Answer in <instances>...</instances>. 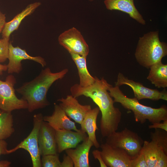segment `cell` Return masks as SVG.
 I'll return each mask as SVG.
<instances>
[{
  "mask_svg": "<svg viewBox=\"0 0 167 167\" xmlns=\"http://www.w3.org/2000/svg\"><path fill=\"white\" fill-rule=\"evenodd\" d=\"M167 131L155 129L150 134L151 141H144L141 151L148 167H167Z\"/></svg>",
  "mask_w": 167,
  "mask_h": 167,
  "instance_id": "5b68a950",
  "label": "cell"
},
{
  "mask_svg": "<svg viewBox=\"0 0 167 167\" xmlns=\"http://www.w3.org/2000/svg\"><path fill=\"white\" fill-rule=\"evenodd\" d=\"M147 79L158 88L167 87V64L158 62L150 68Z\"/></svg>",
  "mask_w": 167,
  "mask_h": 167,
  "instance_id": "44dd1931",
  "label": "cell"
},
{
  "mask_svg": "<svg viewBox=\"0 0 167 167\" xmlns=\"http://www.w3.org/2000/svg\"><path fill=\"white\" fill-rule=\"evenodd\" d=\"M70 54L77 68L79 78V84L82 87H85L93 84L95 78L90 75L88 70L87 57L74 54Z\"/></svg>",
  "mask_w": 167,
  "mask_h": 167,
  "instance_id": "7402d4cb",
  "label": "cell"
},
{
  "mask_svg": "<svg viewBox=\"0 0 167 167\" xmlns=\"http://www.w3.org/2000/svg\"><path fill=\"white\" fill-rule=\"evenodd\" d=\"M82 143L77 146L75 148H70L65 150L67 155L72 159L75 167H90L89 154L93 144L87 136Z\"/></svg>",
  "mask_w": 167,
  "mask_h": 167,
  "instance_id": "ac0fdd59",
  "label": "cell"
},
{
  "mask_svg": "<svg viewBox=\"0 0 167 167\" xmlns=\"http://www.w3.org/2000/svg\"><path fill=\"white\" fill-rule=\"evenodd\" d=\"M16 83V79L12 75L8 76L4 81L0 80V109L11 112L15 110L27 109V101L18 98L15 95Z\"/></svg>",
  "mask_w": 167,
  "mask_h": 167,
  "instance_id": "ba28073f",
  "label": "cell"
},
{
  "mask_svg": "<svg viewBox=\"0 0 167 167\" xmlns=\"http://www.w3.org/2000/svg\"><path fill=\"white\" fill-rule=\"evenodd\" d=\"M43 120L47 122L55 130L66 129L77 132L81 131L77 128L75 122L70 119L59 105L55 104L52 115L43 117Z\"/></svg>",
  "mask_w": 167,
  "mask_h": 167,
  "instance_id": "2e32d148",
  "label": "cell"
},
{
  "mask_svg": "<svg viewBox=\"0 0 167 167\" xmlns=\"http://www.w3.org/2000/svg\"><path fill=\"white\" fill-rule=\"evenodd\" d=\"M11 163L7 160H2L0 161V167H9Z\"/></svg>",
  "mask_w": 167,
  "mask_h": 167,
  "instance_id": "1f68e13d",
  "label": "cell"
},
{
  "mask_svg": "<svg viewBox=\"0 0 167 167\" xmlns=\"http://www.w3.org/2000/svg\"><path fill=\"white\" fill-rule=\"evenodd\" d=\"M108 90L114 103H120L125 109L133 112L136 122L143 124L148 120L153 124L167 120V107L165 105L157 108L143 105L135 97H127L117 86L110 84Z\"/></svg>",
  "mask_w": 167,
  "mask_h": 167,
  "instance_id": "3957f363",
  "label": "cell"
},
{
  "mask_svg": "<svg viewBox=\"0 0 167 167\" xmlns=\"http://www.w3.org/2000/svg\"><path fill=\"white\" fill-rule=\"evenodd\" d=\"M149 129H159L167 131V120L163 121V122H159L152 124L148 126Z\"/></svg>",
  "mask_w": 167,
  "mask_h": 167,
  "instance_id": "4316f807",
  "label": "cell"
},
{
  "mask_svg": "<svg viewBox=\"0 0 167 167\" xmlns=\"http://www.w3.org/2000/svg\"><path fill=\"white\" fill-rule=\"evenodd\" d=\"M92 154L94 158L99 161L101 167H107L102 159L100 151L97 149L94 150L92 152Z\"/></svg>",
  "mask_w": 167,
  "mask_h": 167,
  "instance_id": "f1b7e54d",
  "label": "cell"
},
{
  "mask_svg": "<svg viewBox=\"0 0 167 167\" xmlns=\"http://www.w3.org/2000/svg\"><path fill=\"white\" fill-rule=\"evenodd\" d=\"M88 0V1H90V2H92V1H94V0Z\"/></svg>",
  "mask_w": 167,
  "mask_h": 167,
  "instance_id": "836d02e7",
  "label": "cell"
},
{
  "mask_svg": "<svg viewBox=\"0 0 167 167\" xmlns=\"http://www.w3.org/2000/svg\"><path fill=\"white\" fill-rule=\"evenodd\" d=\"M7 65H3L0 64V75L2 74L3 72L7 71Z\"/></svg>",
  "mask_w": 167,
  "mask_h": 167,
  "instance_id": "d6a6232c",
  "label": "cell"
},
{
  "mask_svg": "<svg viewBox=\"0 0 167 167\" xmlns=\"http://www.w3.org/2000/svg\"><path fill=\"white\" fill-rule=\"evenodd\" d=\"M6 22L5 15L0 10V34L2 32Z\"/></svg>",
  "mask_w": 167,
  "mask_h": 167,
  "instance_id": "4dcf8cb0",
  "label": "cell"
},
{
  "mask_svg": "<svg viewBox=\"0 0 167 167\" xmlns=\"http://www.w3.org/2000/svg\"><path fill=\"white\" fill-rule=\"evenodd\" d=\"M8 59L9 62L7 65V72L9 74H18L22 69L21 62L23 60H29L40 64L43 67L46 64L44 59L38 56L33 57L29 55L26 51L17 46L14 47L10 43Z\"/></svg>",
  "mask_w": 167,
  "mask_h": 167,
  "instance_id": "7c38bea8",
  "label": "cell"
},
{
  "mask_svg": "<svg viewBox=\"0 0 167 167\" xmlns=\"http://www.w3.org/2000/svg\"><path fill=\"white\" fill-rule=\"evenodd\" d=\"M55 131L58 153L68 149L75 148L79 143L87 137L86 133L81 130L79 132L66 129H59Z\"/></svg>",
  "mask_w": 167,
  "mask_h": 167,
  "instance_id": "9a60e30c",
  "label": "cell"
},
{
  "mask_svg": "<svg viewBox=\"0 0 167 167\" xmlns=\"http://www.w3.org/2000/svg\"><path fill=\"white\" fill-rule=\"evenodd\" d=\"M11 112L0 109V140L10 137L15 131Z\"/></svg>",
  "mask_w": 167,
  "mask_h": 167,
  "instance_id": "603a6c76",
  "label": "cell"
},
{
  "mask_svg": "<svg viewBox=\"0 0 167 167\" xmlns=\"http://www.w3.org/2000/svg\"><path fill=\"white\" fill-rule=\"evenodd\" d=\"M38 141L41 156L57 154L55 130L43 120L40 129Z\"/></svg>",
  "mask_w": 167,
  "mask_h": 167,
  "instance_id": "4fadbf2b",
  "label": "cell"
},
{
  "mask_svg": "<svg viewBox=\"0 0 167 167\" xmlns=\"http://www.w3.org/2000/svg\"><path fill=\"white\" fill-rule=\"evenodd\" d=\"M41 162L43 167H61V162L58 154L42 156Z\"/></svg>",
  "mask_w": 167,
  "mask_h": 167,
  "instance_id": "cb8c5ba5",
  "label": "cell"
},
{
  "mask_svg": "<svg viewBox=\"0 0 167 167\" xmlns=\"http://www.w3.org/2000/svg\"><path fill=\"white\" fill-rule=\"evenodd\" d=\"M74 163L71 158L67 155L64 154L61 162V167H73Z\"/></svg>",
  "mask_w": 167,
  "mask_h": 167,
  "instance_id": "83f0119b",
  "label": "cell"
},
{
  "mask_svg": "<svg viewBox=\"0 0 167 167\" xmlns=\"http://www.w3.org/2000/svg\"><path fill=\"white\" fill-rule=\"evenodd\" d=\"M144 141L135 132L127 128L115 131L106 137V143L125 150L133 159L139 153Z\"/></svg>",
  "mask_w": 167,
  "mask_h": 167,
  "instance_id": "8992f818",
  "label": "cell"
},
{
  "mask_svg": "<svg viewBox=\"0 0 167 167\" xmlns=\"http://www.w3.org/2000/svg\"><path fill=\"white\" fill-rule=\"evenodd\" d=\"M59 44L70 54L87 57L89 54V46L80 32L73 27L61 33L58 37Z\"/></svg>",
  "mask_w": 167,
  "mask_h": 167,
  "instance_id": "9c48e42d",
  "label": "cell"
},
{
  "mask_svg": "<svg viewBox=\"0 0 167 167\" xmlns=\"http://www.w3.org/2000/svg\"><path fill=\"white\" fill-rule=\"evenodd\" d=\"M104 3L108 10L124 12L140 24H146L145 20L135 5L134 0H104Z\"/></svg>",
  "mask_w": 167,
  "mask_h": 167,
  "instance_id": "e0dca14e",
  "label": "cell"
},
{
  "mask_svg": "<svg viewBox=\"0 0 167 167\" xmlns=\"http://www.w3.org/2000/svg\"><path fill=\"white\" fill-rule=\"evenodd\" d=\"M126 85L132 89L134 96L138 101L148 99L156 101L160 100L167 101V92L165 90L159 91L156 89H153L144 86L141 83L135 81L125 76L122 73L119 72L115 86L120 87Z\"/></svg>",
  "mask_w": 167,
  "mask_h": 167,
  "instance_id": "30bf717a",
  "label": "cell"
},
{
  "mask_svg": "<svg viewBox=\"0 0 167 167\" xmlns=\"http://www.w3.org/2000/svg\"><path fill=\"white\" fill-rule=\"evenodd\" d=\"M102 159L107 167H132L133 159L124 150L107 143L100 146Z\"/></svg>",
  "mask_w": 167,
  "mask_h": 167,
  "instance_id": "8fae6325",
  "label": "cell"
},
{
  "mask_svg": "<svg viewBox=\"0 0 167 167\" xmlns=\"http://www.w3.org/2000/svg\"><path fill=\"white\" fill-rule=\"evenodd\" d=\"M41 4L40 2H36L29 4L11 20L6 22L2 32V38H10L11 34L18 29L23 20L32 14Z\"/></svg>",
  "mask_w": 167,
  "mask_h": 167,
  "instance_id": "ffe728a7",
  "label": "cell"
},
{
  "mask_svg": "<svg viewBox=\"0 0 167 167\" xmlns=\"http://www.w3.org/2000/svg\"><path fill=\"white\" fill-rule=\"evenodd\" d=\"M68 71L66 68L53 73L49 68H46L42 70L34 79L24 83L16 89L22 95V98L27 101L29 112L44 108L49 105L47 99L49 89L54 82L63 78Z\"/></svg>",
  "mask_w": 167,
  "mask_h": 167,
  "instance_id": "7a4b0ae2",
  "label": "cell"
},
{
  "mask_svg": "<svg viewBox=\"0 0 167 167\" xmlns=\"http://www.w3.org/2000/svg\"><path fill=\"white\" fill-rule=\"evenodd\" d=\"M10 38L0 39V63L5 62L8 58Z\"/></svg>",
  "mask_w": 167,
  "mask_h": 167,
  "instance_id": "d4e9b609",
  "label": "cell"
},
{
  "mask_svg": "<svg viewBox=\"0 0 167 167\" xmlns=\"http://www.w3.org/2000/svg\"><path fill=\"white\" fill-rule=\"evenodd\" d=\"M132 167H148L145 157L141 151L138 156L133 160Z\"/></svg>",
  "mask_w": 167,
  "mask_h": 167,
  "instance_id": "484cf974",
  "label": "cell"
},
{
  "mask_svg": "<svg viewBox=\"0 0 167 167\" xmlns=\"http://www.w3.org/2000/svg\"><path fill=\"white\" fill-rule=\"evenodd\" d=\"M41 113L35 114L33 117V127L28 135L15 148L8 150V154L23 149L29 153L33 167H41V159L38 146V137L40 129L43 121Z\"/></svg>",
  "mask_w": 167,
  "mask_h": 167,
  "instance_id": "52a82bcc",
  "label": "cell"
},
{
  "mask_svg": "<svg viewBox=\"0 0 167 167\" xmlns=\"http://www.w3.org/2000/svg\"><path fill=\"white\" fill-rule=\"evenodd\" d=\"M100 111L98 107L91 109L86 114L81 124V130L86 133L89 139L92 142L93 145L96 148L100 147L96 135V131L98 130L96 121Z\"/></svg>",
  "mask_w": 167,
  "mask_h": 167,
  "instance_id": "d6986e66",
  "label": "cell"
},
{
  "mask_svg": "<svg viewBox=\"0 0 167 167\" xmlns=\"http://www.w3.org/2000/svg\"><path fill=\"white\" fill-rule=\"evenodd\" d=\"M95 77V81L92 85L83 87L76 84L71 87L70 91L74 97L84 96L91 98L97 105L101 113V134L103 137H106L118 129L122 113L114 106L113 100L108 92L110 84L103 77L99 79Z\"/></svg>",
  "mask_w": 167,
  "mask_h": 167,
  "instance_id": "6da1fadb",
  "label": "cell"
},
{
  "mask_svg": "<svg viewBox=\"0 0 167 167\" xmlns=\"http://www.w3.org/2000/svg\"><path fill=\"white\" fill-rule=\"evenodd\" d=\"M167 55V44L160 41L158 31H150L139 37L135 56L142 66L149 69Z\"/></svg>",
  "mask_w": 167,
  "mask_h": 167,
  "instance_id": "277c9868",
  "label": "cell"
},
{
  "mask_svg": "<svg viewBox=\"0 0 167 167\" xmlns=\"http://www.w3.org/2000/svg\"><path fill=\"white\" fill-rule=\"evenodd\" d=\"M58 101L61 102L59 105L67 115L80 124L88 112L92 109L90 105L80 104L76 98L71 95H67L65 98H62Z\"/></svg>",
  "mask_w": 167,
  "mask_h": 167,
  "instance_id": "5bb4252c",
  "label": "cell"
},
{
  "mask_svg": "<svg viewBox=\"0 0 167 167\" xmlns=\"http://www.w3.org/2000/svg\"><path fill=\"white\" fill-rule=\"evenodd\" d=\"M7 143L4 140H0V156L8 154Z\"/></svg>",
  "mask_w": 167,
  "mask_h": 167,
  "instance_id": "f546056e",
  "label": "cell"
}]
</instances>
